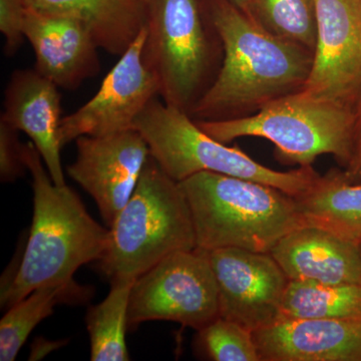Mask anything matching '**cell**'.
Masks as SVG:
<instances>
[{"label": "cell", "mask_w": 361, "mask_h": 361, "mask_svg": "<svg viewBox=\"0 0 361 361\" xmlns=\"http://www.w3.org/2000/svg\"><path fill=\"white\" fill-rule=\"evenodd\" d=\"M211 18L223 45L213 84L195 106V121L238 118L302 89L313 51L277 37L230 0H210Z\"/></svg>", "instance_id": "1"}, {"label": "cell", "mask_w": 361, "mask_h": 361, "mask_svg": "<svg viewBox=\"0 0 361 361\" xmlns=\"http://www.w3.org/2000/svg\"><path fill=\"white\" fill-rule=\"evenodd\" d=\"M23 159L32 177L33 218L20 266L1 285L7 308L42 287L66 284L82 265L97 262L109 240V228L97 222L70 187L54 184L37 147L23 144Z\"/></svg>", "instance_id": "2"}, {"label": "cell", "mask_w": 361, "mask_h": 361, "mask_svg": "<svg viewBox=\"0 0 361 361\" xmlns=\"http://www.w3.org/2000/svg\"><path fill=\"white\" fill-rule=\"evenodd\" d=\"M193 220L197 247L269 253L303 226L295 199L277 188L232 176L201 172L180 182Z\"/></svg>", "instance_id": "3"}, {"label": "cell", "mask_w": 361, "mask_h": 361, "mask_svg": "<svg viewBox=\"0 0 361 361\" xmlns=\"http://www.w3.org/2000/svg\"><path fill=\"white\" fill-rule=\"evenodd\" d=\"M195 248L193 220L182 187L149 155L134 193L109 227L97 267L110 281L135 280L174 252Z\"/></svg>", "instance_id": "4"}, {"label": "cell", "mask_w": 361, "mask_h": 361, "mask_svg": "<svg viewBox=\"0 0 361 361\" xmlns=\"http://www.w3.org/2000/svg\"><path fill=\"white\" fill-rule=\"evenodd\" d=\"M142 59L155 75L159 97L191 114L222 63V42L201 0H146Z\"/></svg>", "instance_id": "5"}, {"label": "cell", "mask_w": 361, "mask_h": 361, "mask_svg": "<svg viewBox=\"0 0 361 361\" xmlns=\"http://www.w3.org/2000/svg\"><path fill=\"white\" fill-rule=\"evenodd\" d=\"M209 135L228 144L242 137L273 142L278 160L310 167L322 155L343 166L353 157L356 114L339 104L296 92L265 104L251 116L220 121H196Z\"/></svg>", "instance_id": "6"}, {"label": "cell", "mask_w": 361, "mask_h": 361, "mask_svg": "<svg viewBox=\"0 0 361 361\" xmlns=\"http://www.w3.org/2000/svg\"><path fill=\"white\" fill-rule=\"evenodd\" d=\"M157 97L135 121L151 156L177 182L201 172L232 176L277 188L297 197L320 177L312 166L279 172L265 167L237 147H228L204 132L189 114Z\"/></svg>", "instance_id": "7"}, {"label": "cell", "mask_w": 361, "mask_h": 361, "mask_svg": "<svg viewBox=\"0 0 361 361\" xmlns=\"http://www.w3.org/2000/svg\"><path fill=\"white\" fill-rule=\"evenodd\" d=\"M219 294L208 252H174L137 277L130 291L128 327L174 322L198 331L219 317Z\"/></svg>", "instance_id": "8"}, {"label": "cell", "mask_w": 361, "mask_h": 361, "mask_svg": "<svg viewBox=\"0 0 361 361\" xmlns=\"http://www.w3.org/2000/svg\"><path fill=\"white\" fill-rule=\"evenodd\" d=\"M317 37L300 92L355 111L361 102V8L356 0H315Z\"/></svg>", "instance_id": "9"}, {"label": "cell", "mask_w": 361, "mask_h": 361, "mask_svg": "<svg viewBox=\"0 0 361 361\" xmlns=\"http://www.w3.org/2000/svg\"><path fill=\"white\" fill-rule=\"evenodd\" d=\"M146 30L120 56L99 92L61 121V147L84 135L101 137L134 129L135 121L155 97L159 85L142 59Z\"/></svg>", "instance_id": "10"}, {"label": "cell", "mask_w": 361, "mask_h": 361, "mask_svg": "<svg viewBox=\"0 0 361 361\" xmlns=\"http://www.w3.org/2000/svg\"><path fill=\"white\" fill-rule=\"evenodd\" d=\"M207 252L217 282L220 317L253 332L279 322L289 278L270 253L239 248Z\"/></svg>", "instance_id": "11"}, {"label": "cell", "mask_w": 361, "mask_h": 361, "mask_svg": "<svg viewBox=\"0 0 361 361\" xmlns=\"http://www.w3.org/2000/svg\"><path fill=\"white\" fill-rule=\"evenodd\" d=\"M75 144L77 158L68 174L92 196L109 228L134 193L151 155L148 144L135 129L84 135Z\"/></svg>", "instance_id": "12"}, {"label": "cell", "mask_w": 361, "mask_h": 361, "mask_svg": "<svg viewBox=\"0 0 361 361\" xmlns=\"http://www.w3.org/2000/svg\"><path fill=\"white\" fill-rule=\"evenodd\" d=\"M23 32L35 51V70L59 89H78L101 70L99 47L77 20L42 13L27 6Z\"/></svg>", "instance_id": "13"}, {"label": "cell", "mask_w": 361, "mask_h": 361, "mask_svg": "<svg viewBox=\"0 0 361 361\" xmlns=\"http://www.w3.org/2000/svg\"><path fill=\"white\" fill-rule=\"evenodd\" d=\"M59 89L35 68L14 71L4 92V111L0 120L28 135L54 184L65 186L63 147L59 141L63 116Z\"/></svg>", "instance_id": "14"}, {"label": "cell", "mask_w": 361, "mask_h": 361, "mask_svg": "<svg viewBox=\"0 0 361 361\" xmlns=\"http://www.w3.org/2000/svg\"><path fill=\"white\" fill-rule=\"evenodd\" d=\"M253 334L261 361H361V319H281Z\"/></svg>", "instance_id": "15"}, {"label": "cell", "mask_w": 361, "mask_h": 361, "mask_svg": "<svg viewBox=\"0 0 361 361\" xmlns=\"http://www.w3.org/2000/svg\"><path fill=\"white\" fill-rule=\"evenodd\" d=\"M289 280L361 285L360 245L316 226L287 233L269 252Z\"/></svg>", "instance_id": "16"}, {"label": "cell", "mask_w": 361, "mask_h": 361, "mask_svg": "<svg viewBox=\"0 0 361 361\" xmlns=\"http://www.w3.org/2000/svg\"><path fill=\"white\" fill-rule=\"evenodd\" d=\"M42 13L82 23L99 49L122 56L147 21L146 0H26Z\"/></svg>", "instance_id": "17"}, {"label": "cell", "mask_w": 361, "mask_h": 361, "mask_svg": "<svg viewBox=\"0 0 361 361\" xmlns=\"http://www.w3.org/2000/svg\"><path fill=\"white\" fill-rule=\"evenodd\" d=\"M294 199L304 225L316 226L360 243L361 183L349 182L342 172L331 171Z\"/></svg>", "instance_id": "18"}, {"label": "cell", "mask_w": 361, "mask_h": 361, "mask_svg": "<svg viewBox=\"0 0 361 361\" xmlns=\"http://www.w3.org/2000/svg\"><path fill=\"white\" fill-rule=\"evenodd\" d=\"M92 288L77 282L42 287L8 308L0 322V360L13 361L32 330L61 303H82Z\"/></svg>", "instance_id": "19"}, {"label": "cell", "mask_w": 361, "mask_h": 361, "mask_svg": "<svg viewBox=\"0 0 361 361\" xmlns=\"http://www.w3.org/2000/svg\"><path fill=\"white\" fill-rule=\"evenodd\" d=\"M281 319H361V285L289 280Z\"/></svg>", "instance_id": "20"}, {"label": "cell", "mask_w": 361, "mask_h": 361, "mask_svg": "<svg viewBox=\"0 0 361 361\" xmlns=\"http://www.w3.org/2000/svg\"><path fill=\"white\" fill-rule=\"evenodd\" d=\"M135 280L115 279L111 281L108 296L92 306L85 316L89 332L90 360H130L126 336L130 291Z\"/></svg>", "instance_id": "21"}, {"label": "cell", "mask_w": 361, "mask_h": 361, "mask_svg": "<svg viewBox=\"0 0 361 361\" xmlns=\"http://www.w3.org/2000/svg\"><path fill=\"white\" fill-rule=\"evenodd\" d=\"M251 16L273 35L314 51L315 0H254Z\"/></svg>", "instance_id": "22"}, {"label": "cell", "mask_w": 361, "mask_h": 361, "mask_svg": "<svg viewBox=\"0 0 361 361\" xmlns=\"http://www.w3.org/2000/svg\"><path fill=\"white\" fill-rule=\"evenodd\" d=\"M195 350L207 360L261 361L253 331L220 316L197 331Z\"/></svg>", "instance_id": "23"}, {"label": "cell", "mask_w": 361, "mask_h": 361, "mask_svg": "<svg viewBox=\"0 0 361 361\" xmlns=\"http://www.w3.org/2000/svg\"><path fill=\"white\" fill-rule=\"evenodd\" d=\"M18 133L13 126L0 120V179L4 183L13 182L27 170Z\"/></svg>", "instance_id": "24"}, {"label": "cell", "mask_w": 361, "mask_h": 361, "mask_svg": "<svg viewBox=\"0 0 361 361\" xmlns=\"http://www.w3.org/2000/svg\"><path fill=\"white\" fill-rule=\"evenodd\" d=\"M26 0H0V32L6 39V52L13 56L25 42L23 25Z\"/></svg>", "instance_id": "25"}, {"label": "cell", "mask_w": 361, "mask_h": 361, "mask_svg": "<svg viewBox=\"0 0 361 361\" xmlns=\"http://www.w3.org/2000/svg\"><path fill=\"white\" fill-rule=\"evenodd\" d=\"M342 175L351 183H361V102L356 110L355 144L353 157L348 165L342 171Z\"/></svg>", "instance_id": "26"}, {"label": "cell", "mask_w": 361, "mask_h": 361, "mask_svg": "<svg viewBox=\"0 0 361 361\" xmlns=\"http://www.w3.org/2000/svg\"><path fill=\"white\" fill-rule=\"evenodd\" d=\"M45 342L40 341L39 345L37 346V348L35 349V353H32L30 357H35L33 360H39L42 356H44L47 353H49V351L54 350V349L59 348L61 346V342H54V343L51 344V345L44 346Z\"/></svg>", "instance_id": "27"}, {"label": "cell", "mask_w": 361, "mask_h": 361, "mask_svg": "<svg viewBox=\"0 0 361 361\" xmlns=\"http://www.w3.org/2000/svg\"><path fill=\"white\" fill-rule=\"evenodd\" d=\"M234 6L238 7L244 13L252 14V7H253L254 0H230Z\"/></svg>", "instance_id": "28"}, {"label": "cell", "mask_w": 361, "mask_h": 361, "mask_svg": "<svg viewBox=\"0 0 361 361\" xmlns=\"http://www.w3.org/2000/svg\"><path fill=\"white\" fill-rule=\"evenodd\" d=\"M356 1H357L358 6H360L361 8V0H356Z\"/></svg>", "instance_id": "29"}, {"label": "cell", "mask_w": 361, "mask_h": 361, "mask_svg": "<svg viewBox=\"0 0 361 361\" xmlns=\"http://www.w3.org/2000/svg\"><path fill=\"white\" fill-rule=\"evenodd\" d=\"M358 245H360V255H361V242L360 244H358Z\"/></svg>", "instance_id": "30"}]
</instances>
